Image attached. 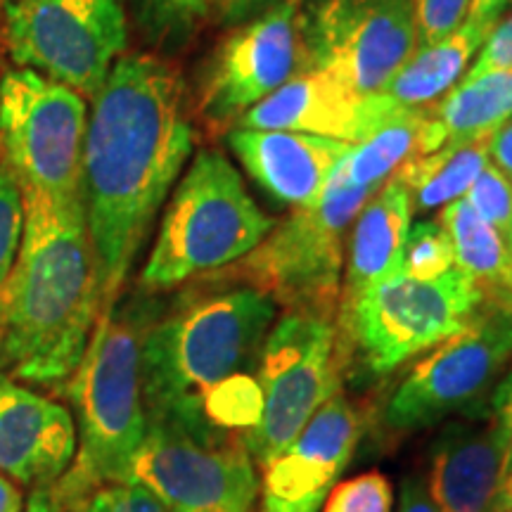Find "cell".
<instances>
[{
	"instance_id": "obj_1",
	"label": "cell",
	"mask_w": 512,
	"mask_h": 512,
	"mask_svg": "<svg viewBox=\"0 0 512 512\" xmlns=\"http://www.w3.org/2000/svg\"><path fill=\"white\" fill-rule=\"evenodd\" d=\"M192 150L195 128L176 69L152 55L119 57L95 93L83 143L81 197L102 311L117 304Z\"/></svg>"
},
{
	"instance_id": "obj_2",
	"label": "cell",
	"mask_w": 512,
	"mask_h": 512,
	"mask_svg": "<svg viewBox=\"0 0 512 512\" xmlns=\"http://www.w3.org/2000/svg\"><path fill=\"white\" fill-rule=\"evenodd\" d=\"M24 192L27 223L0 285V370L64 394L102 313L83 202Z\"/></svg>"
},
{
	"instance_id": "obj_3",
	"label": "cell",
	"mask_w": 512,
	"mask_h": 512,
	"mask_svg": "<svg viewBox=\"0 0 512 512\" xmlns=\"http://www.w3.org/2000/svg\"><path fill=\"white\" fill-rule=\"evenodd\" d=\"M228 278L159 306L140 344L147 422L214 432L202 418L211 389L256 368L278 306L266 292ZM221 434V432H216Z\"/></svg>"
},
{
	"instance_id": "obj_4",
	"label": "cell",
	"mask_w": 512,
	"mask_h": 512,
	"mask_svg": "<svg viewBox=\"0 0 512 512\" xmlns=\"http://www.w3.org/2000/svg\"><path fill=\"white\" fill-rule=\"evenodd\" d=\"M159 304L128 297L100 313L79 368L64 396L76 418V453L50 494L62 512H79L95 491L128 482L147 432L140 382V344Z\"/></svg>"
},
{
	"instance_id": "obj_5",
	"label": "cell",
	"mask_w": 512,
	"mask_h": 512,
	"mask_svg": "<svg viewBox=\"0 0 512 512\" xmlns=\"http://www.w3.org/2000/svg\"><path fill=\"white\" fill-rule=\"evenodd\" d=\"M273 226L275 219L252 200L223 152H197L166 202L155 245L140 271V290L169 292L238 264Z\"/></svg>"
},
{
	"instance_id": "obj_6",
	"label": "cell",
	"mask_w": 512,
	"mask_h": 512,
	"mask_svg": "<svg viewBox=\"0 0 512 512\" xmlns=\"http://www.w3.org/2000/svg\"><path fill=\"white\" fill-rule=\"evenodd\" d=\"M484 304V292L460 268L432 280L396 273L337 309L339 361L344 370L389 375L463 330Z\"/></svg>"
},
{
	"instance_id": "obj_7",
	"label": "cell",
	"mask_w": 512,
	"mask_h": 512,
	"mask_svg": "<svg viewBox=\"0 0 512 512\" xmlns=\"http://www.w3.org/2000/svg\"><path fill=\"white\" fill-rule=\"evenodd\" d=\"M380 190V188H377ZM377 190L351 188L332 174L313 204L292 209L223 278L266 292L285 313L337 320L351 223Z\"/></svg>"
},
{
	"instance_id": "obj_8",
	"label": "cell",
	"mask_w": 512,
	"mask_h": 512,
	"mask_svg": "<svg viewBox=\"0 0 512 512\" xmlns=\"http://www.w3.org/2000/svg\"><path fill=\"white\" fill-rule=\"evenodd\" d=\"M86 98L34 69L0 76V155L22 190L83 202Z\"/></svg>"
},
{
	"instance_id": "obj_9",
	"label": "cell",
	"mask_w": 512,
	"mask_h": 512,
	"mask_svg": "<svg viewBox=\"0 0 512 512\" xmlns=\"http://www.w3.org/2000/svg\"><path fill=\"white\" fill-rule=\"evenodd\" d=\"M3 50L81 98H95L126 50L124 0H5Z\"/></svg>"
},
{
	"instance_id": "obj_10",
	"label": "cell",
	"mask_w": 512,
	"mask_h": 512,
	"mask_svg": "<svg viewBox=\"0 0 512 512\" xmlns=\"http://www.w3.org/2000/svg\"><path fill=\"white\" fill-rule=\"evenodd\" d=\"M342 377L335 318L283 313L256 361L264 411L254 430L242 437L254 463L266 467L278 458L318 408L339 394Z\"/></svg>"
},
{
	"instance_id": "obj_11",
	"label": "cell",
	"mask_w": 512,
	"mask_h": 512,
	"mask_svg": "<svg viewBox=\"0 0 512 512\" xmlns=\"http://www.w3.org/2000/svg\"><path fill=\"white\" fill-rule=\"evenodd\" d=\"M512 361V309L486 302L463 330L408 370L384 406L394 432L430 430L484 406Z\"/></svg>"
},
{
	"instance_id": "obj_12",
	"label": "cell",
	"mask_w": 512,
	"mask_h": 512,
	"mask_svg": "<svg viewBox=\"0 0 512 512\" xmlns=\"http://www.w3.org/2000/svg\"><path fill=\"white\" fill-rule=\"evenodd\" d=\"M302 72H328L373 95L420 46L415 0H302Z\"/></svg>"
},
{
	"instance_id": "obj_13",
	"label": "cell",
	"mask_w": 512,
	"mask_h": 512,
	"mask_svg": "<svg viewBox=\"0 0 512 512\" xmlns=\"http://www.w3.org/2000/svg\"><path fill=\"white\" fill-rule=\"evenodd\" d=\"M169 512H252L259 475L240 437L192 432L171 422H147V432L128 472Z\"/></svg>"
},
{
	"instance_id": "obj_14",
	"label": "cell",
	"mask_w": 512,
	"mask_h": 512,
	"mask_svg": "<svg viewBox=\"0 0 512 512\" xmlns=\"http://www.w3.org/2000/svg\"><path fill=\"white\" fill-rule=\"evenodd\" d=\"M302 0H285L240 24L221 43L200 83L197 112L211 128H233L252 107L302 72Z\"/></svg>"
},
{
	"instance_id": "obj_15",
	"label": "cell",
	"mask_w": 512,
	"mask_h": 512,
	"mask_svg": "<svg viewBox=\"0 0 512 512\" xmlns=\"http://www.w3.org/2000/svg\"><path fill=\"white\" fill-rule=\"evenodd\" d=\"M361 439V415L335 394L264 467L256 512H320Z\"/></svg>"
},
{
	"instance_id": "obj_16",
	"label": "cell",
	"mask_w": 512,
	"mask_h": 512,
	"mask_svg": "<svg viewBox=\"0 0 512 512\" xmlns=\"http://www.w3.org/2000/svg\"><path fill=\"white\" fill-rule=\"evenodd\" d=\"M403 110L384 93L363 95L328 72L294 74L278 91L252 107L235 126L297 131L358 145Z\"/></svg>"
},
{
	"instance_id": "obj_17",
	"label": "cell",
	"mask_w": 512,
	"mask_h": 512,
	"mask_svg": "<svg viewBox=\"0 0 512 512\" xmlns=\"http://www.w3.org/2000/svg\"><path fill=\"white\" fill-rule=\"evenodd\" d=\"M76 427L60 401L0 377V472L27 489H50L69 470Z\"/></svg>"
},
{
	"instance_id": "obj_18",
	"label": "cell",
	"mask_w": 512,
	"mask_h": 512,
	"mask_svg": "<svg viewBox=\"0 0 512 512\" xmlns=\"http://www.w3.org/2000/svg\"><path fill=\"white\" fill-rule=\"evenodd\" d=\"M448 422L432 448L427 489L439 512H498L505 479V437L489 408Z\"/></svg>"
},
{
	"instance_id": "obj_19",
	"label": "cell",
	"mask_w": 512,
	"mask_h": 512,
	"mask_svg": "<svg viewBox=\"0 0 512 512\" xmlns=\"http://www.w3.org/2000/svg\"><path fill=\"white\" fill-rule=\"evenodd\" d=\"M228 147L256 185L273 200L297 209L323 195L351 145L297 131L233 126Z\"/></svg>"
},
{
	"instance_id": "obj_20",
	"label": "cell",
	"mask_w": 512,
	"mask_h": 512,
	"mask_svg": "<svg viewBox=\"0 0 512 512\" xmlns=\"http://www.w3.org/2000/svg\"><path fill=\"white\" fill-rule=\"evenodd\" d=\"M413 214L411 192L396 174L363 204L347 238L339 306L351 304L373 285L399 273Z\"/></svg>"
},
{
	"instance_id": "obj_21",
	"label": "cell",
	"mask_w": 512,
	"mask_h": 512,
	"mask_svg": "<svg viewBox=\"0 0 512 512\" xmlns=\"http://www.w3.org/2000/svg\"><path fill=\"white\" fill-rule=\"evenodd\" d=\"M444 147V136L430 107H403L363 143L351 145L335 174L351 188L377 190L408 159Z\"/></svg>"
},
{
	"instance_id": "obj_22",
	"label": "cell",
	"mask_w": 512,
	"mask_h": 512,
	"mask_svg": "<svg viewBox=\"0 0 512 512\" xmlns=\"http://www.w3.org/2000/svg\"><path fill=\"white\" fill-rule=\"evenodd\" d=\"M491 29L494 27L489 24L465 19L453 34L441 41L418 46L380 93L392 98L396 105L411 107V110L434 105L463 79Z\"/></svg>"
},
{
	"instance_id": "obj_23",
	"label": "cell",
	"mask_w": 512,
	"mask_h": 512,
	"mask_svg": "<svg viewBox=\"0 0 512 512\" xmlns=\"http://www.w3.org/2000/svg\"><path fill=\"white\" fill-rule=\"evenodd\" d=\"M439 223L451 238L456 268L475 280L486 302L512 309V259L508 240L494 226H489L465 202V197L441 209Z\"/></svg>"
},
{
	"instance_id": "obj_24",
	"label": "cell",
	"mask_w": 512,
	"mask_h": 512,
	"mask_svg": "<svg viewBox=\"0 0 512 512\" xmlns=\"http://www.w3.org/2000/svg\"><path fill=\"white\" fill-rule=\"evenodd\" d=\"M444 145H465L491 138L512 121V74L460 79L444 98L430 105Z\"/></svg>"
},
{
	"instance_id": "obj_25",
	"label": "cell",
	"mask_w": 512,
	"mask_h": 512,
	"mask_svg": "<svg viewBox=\"0 0 512 512\" xmlns=\"http://www.w3.org/2000/svg\"><path fill=\"white\" fill-rule=\"evenodd\" d=\"M486 164H489V138L465 145H444L427 155L408 159L396 171V176L411 192L413 211L427 214L463 200Z\"/></svg>"
},
{
	"instance_id": "obj_26",
	"label": "cell",
	"mask_w": 512,
	"mask_h": 512,
	"mask_svg": "<svg viewBox=\"0 0 512 512\" xmlns=\"http://www.w3.org/2000/svg\"><path fill=\"white\" fill-rule=\"evenodd\" d=\"M140 34L152 46L174 50L197 34L214 10V0H131Z\"/></svg>"
},
{
	"instance_id": "obj_27",
	"label": "cell",
	"mask_w": 512,
	"mask_h": 512,
	"mask_svg": "<svg viewBox=\"0 0 512 512\" xmlns=\"http://www.w3.org/2000/svg\"><path fill=\"white\" fill-rule=\"evenodd\" d=\"M456 268V256L448 233L437 221H418L408 230L399 273L408 278L432 280Z\"/></svg>"
},
{
	"instance_id": "obj_28",
	"label": "cell",
	"mask_w": 512,
	"mask_h": 512,
	"mask_svg": "<svg viewBox=\"0 0 512 512\" xmlns=\"http://www.w3.org/2000/svg\"><path fill=\"white\" fill-rule=\"evenodd\" d=\"M465 202L477 211L482 219L494 226L505 240L512 235V181L496 164L484 166L482 174L467 190Z\"/></svg>"
},
{
	"instance_id": "obj_29",
	"label": "cell",
	"mask_w": 512,
	"mask_h": 512,
	"mask_svg": "<svg viewBox=\"0 0 512 512\" xmlns=\"http://www.w3.org/2000/svg\"><path fill=\"white\" fill-rule=\"evenodd\" d=\"M24 223H27V207H24L22 185L5 166H0V285L5 283L17 261Z\"/></svg>"
},
{
	"instance_id": "obj_30",
	"label": "cell",
	"mask_w": 512,
	"mask_h": 512,
	"mask_svg": "<svg viewBox=\"0 0 512 512\" xmlns=\"http://www.w3.org/2000/svg\"><path fill=\"white\" fill-rule=\"evenodd\" d=\"M394 491L380 472L351 477L332 486L320 512H392Z\"/></svg>"
},
{
	"instance_id": "obj_31",
	"label": "cell",
	"mask_w": 512,
	"mask_h": 512,
	"mask_svg": "<svg viewBox=\"0 0 512 512\" xmlns=\"http://www.w3.org/2000/svg\"><path fill=\"white\" fill-rule=\"evenodd\" d=\"M79 512H169L164 503L138 482L107 484L83 503Z\"/></svg>"
},
{
	"instance_id": "obj_32",
	"label": "cell",
	"mask_w": 512,
	"mask_h": 512,
	"mask_svg": "<svg viewBox=\"0 0 512 512\" xmlns=\"http://www.w3.org/2000/svg\"><path fill=\"white\" fill-rule=\"evenodd\" d=\"M470 3L472 0H415L420 46H430L453 34L467 19Z\"/></svg>"
},
{
	"instance_id": "obj_33",
	"label": "cell",
	"mask_w": 512,
	"mask_h": 512,
	"mask_svg": "<svg viewBox=\"0 0 512 512\" xmlns=\"http://www.w3.org/2000/svg\"><path fill=\"white\" fill-rule=\"evenodd\" d=\"M484 74H512V12L498 19L463 79H477Z\"/></svg>"
},
{
	"instance_id": "obj_34",
	"label": "cell",
	"mask_w": 512,
	"mask_h": 512,
	"mask_svg": "<svg viewBox=\"0 0 512 512\" xmlns=\"http://www.w3.org/2000/svg\"><path fill=\"white\" fill-rule=\"evenodd\" d=\"M489 413L494 415L505 437V477L512 475V368L496 382L489 394Z\"/></svg>"
},
{
	"instance_id": "obj_35",
	"label": "cell",
	"mask_w": 512,
	"mask_h": 512,
	"mask_svg": "<svg viewBox=\"0 0 512 512\" xmlns=\"http://www.w3.org/2000/svg\"><path fill=\"white\" fill-rule=\"evenodd\" d=\"M280 3H285V0H214V12L226 27H240V24L266 15Z\"/></svg>"
},
{
	"instance_id": "obj_36",
	"label": "cell",
	"mask_w": 512,
	"mask_h": 512,
	"mask_svg": "<svg viewBox=\"0 0 512 512\" xmlns=\"http://www.w3.org/2000/svg\"><path fill=\"white\" fill-rule=\"evenodd\" d=\"M399 512H439L437 503L430 496V489H427V482H422L420 477H411L403 484Z\"/></svg>"
},
{
	"instance_id": "obj_37",
	"label": "cell",
	"mask_w": 512,
	"mask_h": 512,
	"mask_svg": "<svg viewBox=\"0 0 512 512\" xmlns=\"http://www.w3.org/2000/svg\"><path fill=\"white\" fill-rule=\"evenodd\" d=\"M489 159L512 181V121L489 138Z\"/></svg>"
},
{
	"instance_id": "obj_38",
	"label": "cell",
	"mask_w": 512,
	"mask_h": 512,
	"mask_svg": "<svg viewBox=\"0 0 512 512\" xmlns=\"http://www.w3.org/2000/svg\"><path fill=\"white\" fill-rule=\"evenodd\" d=\"M512 0H472L470 12H467V19L477 24H489V27H496V22L501 19Z\"/></svg>"
},
{
	"instance_id": "obj_39",
	"label": "cell",
	"mask_w": 512,
	"mask_h": 512,
	"mask_svg": "<svg viewBox=\"0 0 512 512\" xmlns=\"http://www.w3.org/2000/svg\"><path fill=\"white\" fill-rule=\"evenodd\" d=\"M24 505L22 486L0 472V512H24Z\"/></svg>"
},
{
	"instance_id": "obj_40",
	"label": "cell",
	"mask_w": 512,
	"mask_h": 512,
	"mask_svg": "<svg viewBox=\"0 0 512 512\" xmlns=\"http://www.w3.org/2000/svg\"><path fill=\"white\" fill-rule=\"evenodd\" d=\"M24 512H62L60 505L50 494V489H36L31 491L27 505H24Z\"/></svg>"
},
{
	"instance_id": "obj_41",
	"label": "cell",
	"mask_w": 512,
	"mask_h": 512,
	"mask_svg": "<svg viewBox=\"0 0 512 512\" xmlns=\"http://www.w3.org/2000/svg\"><path fill=\"white\" fill-rule=\"evenodd\" d=\"M512 510V475L503 479L501 494H498V512Z\"/></svg>"
},
{
	"instance_id": "obj_42",
	"label": "cell",
	"mask_w": 512,
	"mask_h": 512,
	"mask_svg": "<svg viewBox=\"0 0 512 512\" xmlns=\"http://www.w3.org/2000/svg\"><path fill=\"white\" fill-rule=\"evenodd\" d=\"M0 53H3V10H0Z\"/></svg>"
},
{
	"instance_id": "obj_43",
	"label": "cell",
	"mask_w": 512,
	"mask_h": 512,
	"mask_svg": "<svg viewBox=\"0 0 512 512\" xmlns=\"http://www.w3.org/2000/svg\"><path fill=\"white\" fill-rule=\"evenodd\" d=\"M178 512H223V510H178Z\"/></svg>"
},
{
	"instance_id": "obj_44",
	"label": "cell",
	"mask_w": 512,
	"mask_h": 512,
	"mask_svg": "<svg viewBox=\"0 0 512 512\" xmlns=\"http://www.w3.org/2000/svg\"><path fill=\"white\" fill-rule=\"evenodd\" d=\"M508 247H510V259H512V235H510V240H508Z\"/></svg>"
},
{
	"instance_id": "obj_45",
	"label": "cell",
	"mask_w": 512,
	"mask_h": 512,
	"mask_svg": "<svg viewBox=\"0 0 512 512\" xmlns=\"http://www.w3.org/2000/svg\"><path fill=\"white\" fill-rule=\"evenodd\" d=\"M505 512H512V510H505Z\"/></svg>"
}]
</instances>
